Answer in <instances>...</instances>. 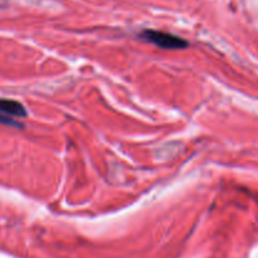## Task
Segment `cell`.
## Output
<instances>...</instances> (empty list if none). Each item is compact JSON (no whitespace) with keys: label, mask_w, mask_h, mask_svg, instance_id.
<instances>
[{"label":"cell","mask_w":258,"mask_h":258,"mask_svg":"<svg viewBox=\"0 0 258 258\" xmlns=\"http://www.w3.org/2000/svg\"><path fill=\"white\" fill-rule=\"evenodd\" d=\"M0 112L8 116H14V117L27 116V110L22 103L14 100H7V98H0Z\"/></svg>","instance_id":"2"},{"label":"cell","mask_w":258,"mask_h":258,"mask_svg":"<svg viewBox=\"0 0 258 258\" xmlns=\"http://www.w3.org/2000/svg\"><path fill=\"white\" fill-rule=\"evenodd\" d=\"M140 37L146 42L158 45L159 48H163V49H184L188 47V42L184 40L183 38L170 34V33L160 32V30L146 29L141 33Z\"/></svg>","instance_id":"1"},{"label":"cell","mask_w":258,"mask_h":258,"mask_svg":"<svg viewBox=\"0 0 258 258\" xmlns=\"http://www.w3.org/2000/svg\"><path fill=\"white\" fill-rule=\"evenodd\" d=\"M0 123H5V125H14V126L19 125V123L15 122L14 120H12V118L7 117V116H3V115H0Z\"/></svg>","instance_id":"3"}]
</instances>
